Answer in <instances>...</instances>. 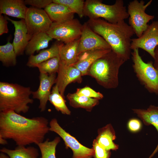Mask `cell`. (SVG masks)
Listing matches in <instances>:
<instances>
[{"label":"cell","instance_id":"4fadbf2b","mask_svg":"<svg viewBox=\"0 0 158 158\" xmlns=\"http://www.w3.org/2000/svg\"><path fill=\"white\" fill-rule=\"evenodd\" d=\"M56 80L61 95L65 98L64 93L66 87L71 83L82 82V75L80 71L72 65H68L61 61L60 66Z\"/></svg>","mask_w":158,"mask_h":158},{"label":"cell","instance_id":"1f68e13d","mask_svg":"<svg viewBox=\"0 0 158 158\" xmlns=\"http://www.w3.org/2000/svg\"><path fill=\"white\" fill-rule=\"evenodd\" d=\"M92 148L95 152V158H109L110 155L109 151L106 150L94 140L92 143Z\"/></svg>","mask_w":158,"mask_h":158},{"label":"cell","instance_id":"7c38bea8","mask_svg":"<svg viewBox=\"0 0 158 158\" xmlns=\"http://www.w3.org/2000/svg\"><path fill=\"white\" fill-rule=\"evenodd\" d=\"M99 49H111L109 45L90 28L87 22L83 25L77 49L78 56L84 51Z\"/></svg>","mask_w":158,"mask_h":158},{"label":"cell","instance_id":"83f0119b","mask_svg":"<svg viewBox=\"0 0 158 158\" xmlns=\"http://www.w3.org/2000/svg\"><path fill=\"white\" fill-rule=\"evenodd\" d=\"M60 141V138L56 137L51 141L47 138L38 144L41 154L40 158H56V148Z\"/></svg>","mask_w":158,"mask_h":158},{"label":"cell","instance_id":"5bb4252c","mask_svg":"<svg viewBox=\"0 0 158 158\" xmlns=\"http://www.w3.org/2000/svg\"><path fill=\"white\" fill-rule=\"evenodd\" d=\"M56 73L49 75L40 73L39 78L40 85L38 89L32 91V94L34 99L40 101L39 108L41 112L44 111L49 96L51 93V88L56 83Z\"/></svg>","mask_w":158,"mask_h":158},{"label":"cell","instance_id":"3957f363","mask_svg":"<svg viewBox=\"0 0 158 158\" xmlns=\"http://www.w3.org/2000/svg\"><path fill=\"white\" fill-rule=\"evenodd\" d=\"M125 62L111 50L95 61L88 69L86 75L94 78L105 88H116L119 84V70Z\"/></svg>","mask_w":158,"mask_h":158},{"label":"cell","instance_id":"52a82bcc","mask_svg":"<svg viewBox=\"0 0 158 158\" xmlns=\"http://www.w3.org/2000/svg\"><path fill=\"white\" fill-rule=\"evenodd\" d=\"M152 2L150 0L145 4L143 0H134L128 4L127 12L129 15L128 24L132 28L138 37H140L148 27V23L154 18V15L145 12Z\"/></svg>","mask_w":158,"mask_h":158},{"label":"cell","instance_id":"f546056e","mask_svg":"<svg viewBox=\"0 0 158 158\" xmlns=\"http://www.w3.org/2000/svg\"><path fill=\"white\" fill-rule=\"evenodd\" d=\"M53 2L64 5L68 7L80 18L84 16V9L85 1L83 0H52Z\"/></svg>","mask_w":158,"mask_h":158},{"label":"cell","instance_id":"ba28073f","mask_svg":"<svg viewBox=\"0 0 158 158\" xmlns=\"http://www.w3.org/2000/svg\"><path fill=\"white\" fill-rule=\"evenodd\" d=\"M83 25L77 19L60 22H53L46 32L52 39L65 44L80 38Z\"/></svg>","mask_w":158,"mask_h":158},{"label":"cell","instance_id":"f1b7e54d","mask_svg":"<svg viewBox=\"0 0 158 158\" xmlns=\"http://www.w3.org/2000/svg\"><path fill=\"white\" fill-rule=\"evenodd\" d=\"M61 60L59 56L55 57L37 65L40 73L49 75L56 73L59 69Z\"/></svg>","mask_w":158,"mask_h":158},{"label":"cell","instance_id":"4316f807","mask_svg":"<svg viewBox=\"0 0 158 158\" xmlns=\"http://www.w3.org/2000/svg\"><path fill=\"white\" fill-rule=\"evenodd\" d=\"M16 55L12 44L8 40L7 43L0 46V61L6 66H13L16 64Z\"/></svg>","mask_w":158,"mask_h":158},{"label":"cell","instance_id":"7402d4cb","mask_svg":"<svg viewBox=\"0 0 158 158\" xmlns=\"http://www.w3.org/2000/svg\"><path fill=\"white\" fill-rule=\"evenodd\" d=\"M53 39L46 32H41L33 35L25 49L26 54L30 56L35 51L47 48L49 42Z\"/></svg>","mask_w":158,"mask_h":158},{"label":"cell","instance_id":"2e32d148","mask_svg":"<svg viewBox=\"0 0 158 158\" xmlns=\"http://www.w3.org/2000/svg\"><path fill=\"white\" fill-rule=\"evenodd\" d=\"M111 50V49H99L83 52L78 56L77 62L72 66L80 71L82 76L86 75L90 66L98 59Z\"/></svg>","mask_w":158,"mask_h":158},{"label":"cell","instance_id":"44dd1931","mask_svg":"<svg viewBox=\"0 0 158 158\" xmlns=\"http://www.w3.org/2000/svg\"><path fill=\"white\" fill-rule=\"evenodd\" d=\"M80 38L67 43L59 44V56L61 61L68 65H72L77 62Z\"/></svg>","mask_w":158,"mask_h":158},{"label":"cell","instance_id":"9a60e30c","mask_svg":"<svg viewBox=\"0 0 158 158\" xmlns=\"http://www.w3.org/2000/svg\"><path fill=\"white\" fill-rule=\"evenodd\" d=\"M14 25L15 27L14 38L12 44L17 56L22 55L32 36L28 32L25 20L16 21L5 16Z\"/></svg>","mask_w":158,"mask_h":158},{"label":"cell","instance_id":"8992f818","mask_svg":"<svg viewBox=\"0 0 158 158\" xmlns=\"http://www.w3.org/2000/svg\"><path fill=\"white\" fill-rule=\"evenodd\" d=\"M133 68L138 80L150 92L158 95V71L152 61L145 62L138 49L131 52Z\"/></svg>","mask_w":158,"mask_h":158},{"label":"cell","instance_id":"9c48e42d","mask_svg":"<svg viewBox=\"0 0 158 158\" xmlns=\"http://www.w3.org/2000/svg\"><path fill=\"white\" fill-rule=\"evenodd\" d=\"M49 125V131L54 132L59 135L64 141L66 147H69L72 150L73 158H92L94 157L95 152L93 148H89L81 144L61 126L56 118L52 119Z\"/></svg>","mask_w":158,"mask_h":158},{"label":"cell","instance_id":"277c9868","mask_svg":"<svg viewBox=\"0 0 158 158\" xmlns=\"http://www.w3.org/2000/svg\"><path fill=\"white\" fill-rule=\"evenodd\" d=\"M32 92L29 87L0 82V112L11 110L18 114L27 112L28 104L33 102L30 97Z\"/></svg>","mask_w":158,"mask_h":158},{"label":"cell","instance_id":"d4e9b609","mask_svg":"<svg viewBox=\"0 0 158 158\" xmlns=\"http://www.w3.org/2000/svg\"><path fill=\"white\" fill-rule=\"evenodd\" d=\"M66 97L70 105L75 108H82L90 111L99 104V100L84 96L79 95L75 92L68 93Z\"/></svg>","mask_w":158,"mask_h":158},{"label":"cell","instance_id":"e575fe53","mask_svg":"<svg viewBox=\"0 0 158 158\" xmlns=\"http://www.w3.org/2000/svg\"><path fill=\"white\" fill-rule=\"evenodd\" d=\"M6 17L0 14V35L8 32L7 26L8 22Z\"/></svg>","mask_w":158,"mask_h":158},{"label":"cell","instance_id":"30bf717a","mask_svg":"<svg viewBox=\"0 0 158 158\" xmlns=\"http://www.w3.org/2000/svg\"><path fill=\"white\" fill-rule=\"evenodd\" d=\"M24 20L28 32L32 36L46 32L53 23L44 9L33 7L28 8Z\"/></svg>","mask_w":158,"mask_h":158},{"label":"cell","instance_id":"7a4b0ae2","mask_svg":"<svg viewBox=\"0 0 158 158\" xmlns=\"http://www.w3.org/2000/svg\"><path fill=\"white\" fill-rule=\"evenodd\" d=\"M86 22L93 31L106 41L118 56L125 61L129 59L131 53V37L135 33L125 20L112 23L99 18L89 19Z\"/></svg>","mask_w":158,"mask_h":158},{"label":"cell","instance_id":"603a6c76","mask_svg":"<svg viewBox=\"0 0 158 158\" xmlns=\"http://www.w3.org/2000/svg\"><path fill=\"white\" fill-rule=\"evenodd\" d=\"M59 45L55 43L49 48L42 50L37 54L29 56L26 65L35 67L38 64L55 57L59 56Z\"/></svg>","mask_w":158,"mask_h":158},{"label":"cell","instance_id":"ffe728a7","mask_svg":"<svg viewBox=\"0 0 158 158\" xmlns=\"http://www.w3.org/2000/svg\"><path fill=\"white\" fill-rule=\"evenodd\" d=\"M116 138L114 129L111 124H109L98 131L96 139L97 142L106 150H116L119 146L113 141Z\"/></svg>","mask_w":158,"mask_h":158},{"label":"cell","instance_id":"d6a6232c","mask_svg":"<svg viewBox=\"0 0 158 158\" xmlns=\"http://www.w3.org/2000/svg\"><path fill=\"white\" fill-rule=\"evenodd\" d=\"M25 5H28L38 8H46L53 2L52 0H25Z\"/></svg>","mask_w":158,"mask_h":158},{"label":"cell","instance_id":"836d02e7","mask_svg":"<svg viewBox=\"0 0 158 158\" xmlns=\"http://www.w3.org/2000/svg\"><path fill=\"white\" fill-rule=\"evenodd\" d=\"M142 126L141 121L136 118L130 119L127 123V127L128 130L133 133L139 131L141 129Z\"/></svg>","mask_w":158,"mask_h":158},{"label":"cell","instance_id":"6da1fadb","mask_svg":"<svg viewBox=\"0 0 158 158\" xmlns=\"http://www.w3.org/2000/svg\"><path fill=\"white\" fill-rule=\"evenodd\" d=\"M49 125L43 117L29 118L11 110L0 112V136L13 140L17 146L43 142L49 131Z\"/></svg>","mask_w":158,"mask_h":158},{"label":"cell","instance_id":"ac0fdd59","mask_svg":"<svg viewBox=\"0 0 158 158\" xmlns=\"http://www.w3.org/2000/svg\"><path fill=\"white\" fill-rule=\"evenodd\" d=\"M44 10L53 22H60L74 18V13L67 6L52 2Z\"/></svg>","mask_w":158,"mask_h":158},{"label":"cell","instance_id":"484cf974","mask_svg":"<svg viewBox=\"0 0 158 158\" xmlns=\"http://www.w3.org/2000/svg\"><path fill=\"white\" fill-rule=\"evenodd\" d=\"M48 100L57 111L63 114L70 115L71 111L66 105L65 98L60 94L56 84L52 87Z\"/></svg>","mask_w":158,"mask_h":158},{"label":"cell","instance_id":"74e56055","mask_svg":"<svg viewBox=\"0 0 158 158\" xmlns=\"http://www.w3.org/2000/svg\"><path fill=\"white\" fill-rule=\"evenodd\" d=\"M0 158H9L8 156L6 154L1 152L0 153Z\"/></svg>","mask_w":158,"mask_h":158},{"label":"cell","instance_id":"5b68a950","mask_svg":"<svg viewBox=\"0 0 158 158\" xmlns=\"http://www.w3.org/2000/svg\"><path fill=\"white\" fill-rule=\"evenodd\" d=\"M84 13V16L89 19L102 18L112 23L125 20L129 17L123 0H116L111 5L104 4L100 0H86L85 2Z\"/></svg>","mask_w":158,"mask_h":158},{"label":"cell","instance_id":"e0dca14e","mask_svg":"<svg viewBox=\"0 0 158 158\" xmlns=\"http://www.w3.org/2000/svg\"><path fill=\"white\" fill-rule=\"evenodd\" d=\"M23 0H0V14L24 19L28 9Z\"/></svg>","mask_w":158,"mask_h":158},{"label":"cell","instance_id":"d6986e66","mask_svg":"<svg viewBox=\"0 0 158 158\" xmlns=\"http://www.w3.org/2000/svg\"><path fill=\"white\" fill-rule=\"evenodd\" d=\"M132 110L142 121L145 125L153 126L158 132V106L150 105L146 109H133ZM158 151V144L149 158L153 157Z\"/></svg>","mask_w":158,"mask_h":158},{"label":"cell","instance_id":"d590c367","mask_svg":"<svg viewBox=\"0 0 158 158\" xmlns=\"http://www.w3.org/2000/svg\"><path fill=\"white\" fill-rule=\"evenodd\" d=\"M153 65L154 67L158 71V46L156 48L154 51V57L153 59Z\"/></svg>","mask_w":158,"mask_h":158},{"label":"cell","instance_id":"8d00e7d4","mask_svg":"<svg viewBox=\"0 0 158 158\" xmlns=\"http://www.w3.org/2000/svg\"><path fill=\"white\" fill-rule=\"evenodd\" d=\"M7 143L8 142L6 139L0 136V144L1 145H6Z\"/></svg>","mask_w":158,"mask_h":158},{"label":"cell","instance_id":"8fae6325","mask_svg":"<svg viewBox=\"0 0 158 158\" xmlns=\"http://www.w3.org/2000/svg\"><path fill=\"white\" fill-rule=\"evenodd\" d=\"M158 46V21H154L139 37L131 39V50L139 48L147 52L154 59V51Z\"/></svg>","mask_w":158,"mask_h":158},{"label":"cell","instance_id":"4dcf8cb0","mask_svg":"<svg viewBox=\"0 0 158 158\" xmlns=\"http://www.w3.org/2000/svg\"><path fill=\"white\" fill-rule=\"evenodd\" d=\"M75 93L79 95L95 98L99 100L102 99L103 95L99 92H97L88 86L77 89Z\"/></svg>","mask_w":158,"mask_h":158},{"label":"cell","instance_id":"cb8c5ba5","mask_svg":"<svg viewBox=\"0 0 158 158\" xmlns=\"http://www.w3.org/2000/svg\"><path fill=\"white\" fill-rule=\"evenodd\" d=\"M0 151L9 158H38L39 156L38 149L33 146H17L13 150L3 147Z\"/></svg>","mask_w":158,"mask_h":158}]
</instances>
